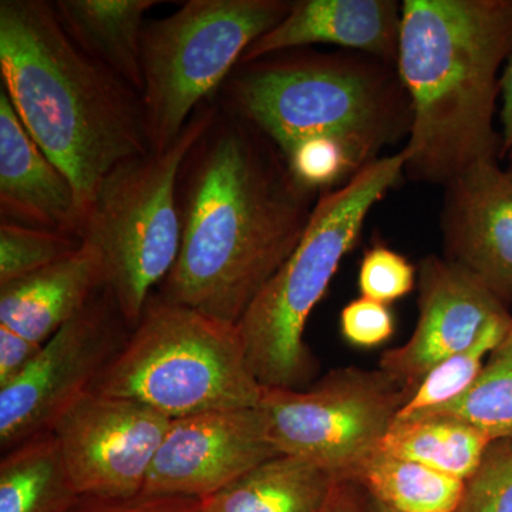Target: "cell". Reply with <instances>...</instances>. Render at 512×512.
I'll list each match as a JSON object with an SVG mask.
<instances>
[{"label": "cell", "mask_w": 512, "mask_h": 512, "mask_svg": "<svg viewBox=\"0 0 512 512\" xmlns=\"http://www.w3.org/2000/svg\"><path fill=\"white\" fill-rule=\"evenodd\" d=\"M319 195L262 131L218 106L181 170V247L158 296L238 326L298 247Z\"/></svg>", "instance_id": "1"}, {"label": "cell", "mask_w": 512, "mask_h": 512, "mask_svg": "<svg viewBox=\"0 0 512 512\" xmlns=\"http://www.w3.org/2000/svg\"><path fill=\"white\" fill-rule=\"evenodd\" d=\"M512 0H404L396 69L412 104L404 177L444 187L501 160L495 130Z\"/></svg>", "instance_id": "2"}, {"label": "cell", "mask_w": 512, "mask_h": 512, "mask_svg": "<svg viewBox=\"0 0 512 512\" xmlns=\"http://www.w3.org/2000/svg\"><path fill=\"white\" fill-rule=\"evenodd\" d=\"M0 72L19 119L86 210L103 178L151 153L141 94L84 55L45 0L0 2Z\"/></svg>", "instance_id": "3"}, {"label": "cell", "mask_w": 512, "mask_h": 512, "mask_svg": "<svg viewBox=\"0 0 512 512\" xmlns=\"http://www.w3.org/2000/svg\"><path fill=\"white\" fill-rule=\"evenodd\" d=\"M221 107L249 121L282 154L313 137H336L367 163L409 137L412 104L396 66L363 55L296 49L239 63Z\"/></svg>", "instance_id": "4"}, {"label": "cell", "mask_w": 512, "mask_h": 512, "mask_svg": "<svg viewBox=\"0 0 512 512\" xmlns=\"http://www.w3.org/2000/svg\"><path fill=\"white\" fill-rule=\"evenodd\" d=\"M403 150L377 158L348 184L319 195L308 228L238 323L249 367L261 386L302 389L316 373L305 342L309 316L355 247L370 211L404 177Z\"/></svg>", "instance_id": "5"}, {"label": "cell", "mask_w": 512, "mask_h": 512, "mask_svg": "<svg viewBox=\"0 0 512 512\" xmlns=\"http://www.w3.org/2000/svg\"><path fill=\"white\" fill-rule=\"evenodd\" d=\"M90 392L134 400L175 420L258 407L264 386L249 367L238 326L151 296Z\"/></svg>", "instance_id": "6"}, {"label": "cell", "mask_w": 512, "mask_h": 512, "mask_svg": "<svg viewBox=\"0 0 512 512\" xmlns=\"http://www.w3.org/2000/svg\"><path fill=\"white\" fill-rule=\"evenodd\" d=\"M218 104H202L173 146L128 158L103 178L83 212L79 237L94 249L128 328L143 316L151 289L163 284L181 247L178 180L184 161L214 123Z\"/></svg>", "instance_id": "7"}, {"label": "cell", "mask_w": 512, "mask_h": 512, "mask_svg": "<svg viewBox=\"0 0 512 512\" xmlns=\"http://www.w3.org/2000/svg\"><path fill=\"white\" fill-rule=\"evenodd\" d=\"M286 0H190L144 25L141 92L151 151L173 146L242 56L291 10Z\"/></svg>", "instance_id": "8"}, {"label": "cell", "mask_w": 512, "mask_h": 512, "mask_svg": "<svg viewBox=\"0 0 512 512\" xmlns=\"http://www.w3.org/2000/svg\"><path fill=\"white\" fill-rule=\"evenodd\" d=\"M406 402L383 370L348 366L309 389L264 387L258 407L279 453L305 458L339 481L380 450Z\"/></svg>", "instance_id": "9"}, {"label": "cell", "mask_w": 512, "mask_h": 512, "mask_svg": "<svg viewBox=\"0 0 512 512\" xmlns=\"http://www.w3.org/2000/svg\"><path fill=\"white\" fill-rule=\"evenodd\" d=\"M130 329L106 289L55 333L25 373L0 389L3 453L50 431L74 402L92 390Z\"/></svg>", "instance_id": "10"}, {"label": "cell", "mask_w": 512, "mask_h": 512, "mask_svg": "<svg viewBox=\"0 0 512 512\" xmlns=\"http://www.w3.org/2000/svg\"><path fill=\"white\" fill-rule=\"evenodd\" d=\"M171 419L146 404L87 392L52 427L80 497L140 494Z\"/></svg>", "instance_id": "11"}, {"label": "cell", "mask_w": 512, "mask_h": 512, "mask_svg": "<svg viewBox=\"0 0 512 512\" xmlns=\"http://www.w3.org/2000/svg\"><path fill=\"white\" fill-rule=\"evenodd\" d=\"M416 288L419 316L412 335L379 360V369L402 387L407 399L434 366L471 348L497 323L512 319L510 306L443 256L421 259Z\"/></svg>", "instance_id": "12"}, {"label": "cell", "mask_w": 512, "mask_h": 512, "mask_svg": "<svg viewBox=\"0 0 512 512\" xmlns=\"http://www.w3.org/2000/svg\"><path fill=\"white\" fill-rule=\"evenodd\" d=\"M278 456L259 407L181 417L171 421L141 493L207 500Z\"/></svg>", "instance_id": "13"}, {"label": "cell", "mask_w": 512, "mask_h": 512, "mask_svg": "<svg viewBox=\"0 0 512 512\" xmlns=\"http://www.w3.org/2000/svg\"><path fill=\"white\" fill-rule=\"evenodd\" d=\"M443 258L512 305V177L484 160L444 185Z\"/></svg>", "instance_id": "14"}, {"label": "cell", "mask_w": 512, "mask_h": 512, "mask_svg": "<svg viewBox=\"0 0 512 512\" xmlns=\"http://www.w3.org/2000/svg\"><path fill=\"white\" fill-rule=\"evenodd\" d=\"M402 5L394 0H298L241 63L312 45H333L396 66Z\"/></svg>", "instance_id": "15"}, {"label": "cell", "mask_w": 512, "mask_h": 512, "mask_svg": "<svg viewBox=\"0 0 512 512\" xmlns=\"http://www.w3.org/2000/svg\"><path fill=\"white\" fill-rule=\"evenodd\" d=\"M2 221L79 237L82 210L72 181L33 140L0 89ZM80 238V237H79Z\"/></svg>", "instance_id": "16"}, {"label": "cell", "mask_w": 512, "mask_h": 512, "mask_svg": "<svg viewBox=\"0 0 512 512\" xmlns=\"http://www.w3.org/2000/svg\"><path fill=\"white\" fill-rule=\"evenodd\" d=\"M103 288L99 256L83 242L76 254L0 285V325L45 345Z\"/></svg>", "instance_id": "17"}, {"label": "cell", "mask_w": 512, "mask_h": 512, "mask_svg": "<svg viewBox=\"0 0 512 512\" xmlns=\"http://www.w3.org/2000/svg\"><path fill=\"white\" fill-rule=\"evenodd\" d=\"M157 0H56L53 8L74 45L143 92L141 37Z\"/></svg>", "instance_id": "18"}, {"label": "cell", "mask_w": 512, "mask_h": 512, "mask_svg": "<svg viewBox=\"0 0 512 512\" xmlns=\"http://www.w3.org/2000/svg\"><path fill=\"white\" fill-rule=\"evenodd\" d=\"M335 478L298 456L271 458L205 500L207 512H320Z\"/></svg>", "instance_id": "19"}, {"label": "cell", "mask_w": 512, "mask_h": 512, "mask_svg": "<svg viewBox=\"0 0 512 512\" xmlns=\"http://www.w3.org/2000/svg\"><path fill=\"white\" fill-rule=\"evenodd\" d=\"M52 430L10 448L0 461V512H70L79 503Z\"/></svg>", "instance_id": "20"}, {"label": "cell", "mask_w": 512, "mask_h": 512, "mask_svg": "<svg viewBox=\"0 0 512 512\" xmlns=\"http://www.w3.org/2000/svg\"><path fill=\"white\" fill-rule=\"evenodd\" d=\"M491 440L466 421L431 414L394 420L380 450L467 481L476 473Z\"/></svg>", "instance_id": "21"}, {"label": "cell", "mask_w": 512, "mask_h": 512, "mask_svg": "<svg viewBox=\"0 0 512 512\" xmlns=\"http://www.w3.org/2000/svg\"><path fill=\"white\" fill-rule=\"evenodd\" d=\"M348 481L392 512H456L466 481L377 450L353 471Z\"/></svg>", "instance_id": "22"}, {"label": "cell", "mask_w": 512, "mask_h": 512, "mask_svg": "<svg viewBox=\"0 0 512 512\" xmlns=\"http://www.w3.org/2000/svg\"><path fill=\"white\" fill-rule=\"evenodd\" d=\"M431 414L466 421L483 431L491 441L512 439V325L488 356L468 392L453 403L420 416Z\"/></svg>", "instance_id": "23"}, {"label": "cell", "mask_w": 512, "mask_h": 512, "mask_svg": "<svg viewBox=\"0 0 512 512\" xmlns=\"http://www.w3.org/2000/svg\"><path fill=\"white\" fill-rule=\"evenodd\" d=\"M511 325L512 319L497 323L471 348L447 357L439 365L434 366L404 403L396 420L412 419L431 412L437 407L453 403L467 393L480 376L488 356L504 338Z\"/></svg>", "instance_id": "24"}, {"label": "cell", "mask_w": 512, "mask_h": 512, "mask_svg": "<svg viewBox=\"0 0 512 512\" xmlns=\"http://www.w3.org/2000/svg\"><path fill=\"white\" fill-rule=\"evenodd\" d=\"M82 247V238L76 235L2 221L0 285L62 261Z\"/></svg>", "instance_id": "25"}, {"label": "cell", "mask_w": 512, "mask_h": 512, "mask_svg": "<svg viewBox=\"0 0 512 512\" xmlns=\"http://www.w3.org/2000/svg\"><path fill=\"white\" fill-rule=\"evenodd\" d=\"M284 157L293 177L318 194L348 184L370 164L345 141L325 136L301 141Z\"/></svg>", "instance_id": "26"}, {"label": "cell", "mask_w": 512, "mask_h": 512, "mask_svg": "<svg viewBox=\"0 0 512 512\" xmlns=\"http://www.w3.org/2000/svg\"><path fill=\"white\" fill-rule=\"evenodd\" d=\"M456 512H512V439L491 441Z\"/></svg>", "instance_id": "27"}, {"label": "cell", "mask_w": 512, "mask_h": 512, "mask_svg": "<svg viewBox=\"0 0 512 512\" xmlns=\"http://www.w3.org/2000/svg\"><path fill=\"white\" fill-rule=\"evenodd\" d=\"M417 266L386 245L367 249L359 266L357 286L360 296L390 305L413 292Z\"/></svg>", "instance_id": "28"}, {"label": "cell", "mask_w": 512, "mask_h": 512, "mask_svg": "<svg viewBox=\"0 0 512 512\" xmlns=\"http://www.w3.org/2000/svg\"><path fill=\"white\" fill-rule=\"evenodd\" d=\"M339 323L343 339L360 349L382 346L396 330L389 305L363 296L348 302L340 312Z\"/></svg>", "instance_id": "29"}, {"label": "cell", "mask_w": 512, "mask_h": 512, "mask_svg": "<svg viewBox=\"0 0 512 512\" xmlns=\"http://www.w3.org/2000/svg\"><path fill=\"white\" fill-rule=\"evenodd\" d=\"M70 512H207V507L201 498L140 493L127 498L80 497Z\"/></svg>", "instance_id": "30"}, {"label": "cell", "mask_w": 512, "mask_h": 512, "mask_svg": "<svg viewBox=\"0 0 512 512\" xmlns=\"http://www.w3.org/2000/svg\"><path fill=\"white\" fill-rule=\"evenodd\" d=\"M42 346L0 325V389L15 382L28 370Z\"/></svg>", "instance_id": "31"}, {"label": "cell", "mask_w": 512, "mask_h": 512, "mask_svg": "<svg viewBox=\"0 0 512 512\" xmlns=\"http://www.w3.org/2000/svg\"><path fill=\"white\" fill-rule=\"evenodd\" d=\"M369 497L353 481H335L328 500L320 512H366Z\"/></svg>", "instance_id": "32"}, {"label": "cell", "mask_w": 512, "mask_h": 512, "mask_svg": "<svg viewBox=\"0 0 512 512\" xmlns=\"http://www.w3.org/2000/svg\"><path fill=\"white\" fill-rule=\"evenodd\" d=\"M501 160L512 153V50L504 64L500 80Z\"/></svg>", "instance_id": "33"}, {"label": "cell", "mask_w": 512, "mask_h": 512, "mask_svg": "<svg viewBox=\"0 0 512 512\" xmlns=\"http://www.w3.org/2000/svg\"><path fill=\"white\" fill-rule=\"evenodd\" d=\"M366 512H392L387 510V508H384L382 504L377 503V501L372 500V498H369V501H367V507Z\"/></svg>", "instance_id": "34"}, {"label": "cell", "mask_w": 512, "mask_h": 512, "mask_svg": "<svg viewBox=\"0 0 512 512\" xmlns=\"http://www.w3.org/2000/svg\"><path fill=\"white\" fill-rule=\"evenodd\" d=\"M507 158H508V164H507V167H505V168H507L508 173H510V175L512 177V153Z\"/></svg>", "instance_id": "35"}]
</instances>
